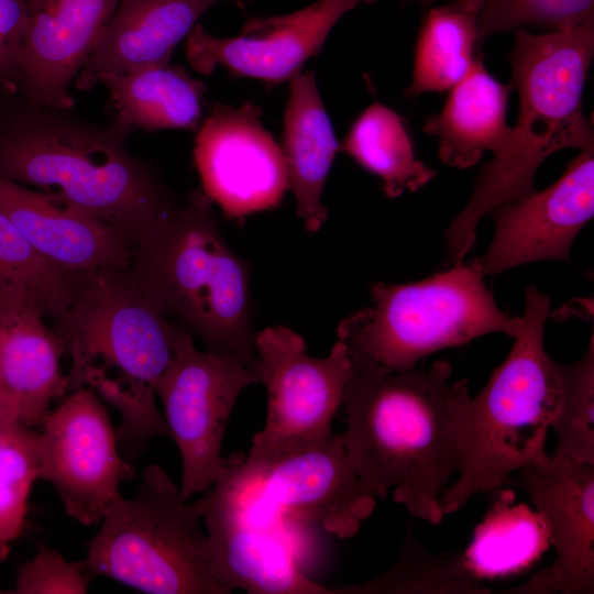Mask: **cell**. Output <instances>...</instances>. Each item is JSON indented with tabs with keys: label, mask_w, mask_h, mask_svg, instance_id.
<instances>
[{
	"label": "cell",
	"mask_w": 594,
	"mask_h": 594,
	"mask_svg": "<svg viewBox=\"0 0 594 594\" xmlns=\"http://www.w3.org/2000/svg\"><path fill=\"white\" fill-rule=\"evenodd\" d=\"M289 82L282 153L297 215L308 231L317 232L328 217L321 196L340 145L314 73L300 72Z\"/></svg>",
	"instance_id": "obj_23"
},
{
	"label": "cell",
	"mask_w": 594,
	"mask_h": 594,
	"mask_svg": "<svg viewBox=\"0 0 594 594\" xmlns=\"http://www.w3.org/2000/svg\"><path fill=\"white\" fill-rule=\"evenodd\" d=\"M0 210L57 267L87 273L125 270L131 263L134 246L121 233L45 193L0 177Z\"/></svg>",
	"instance_id": "obj_19"
},
{
	"label": "cell",
	"mask_w": 594,
	"mask_h": 594,
	"mask_svg": "<svg viewBox=\"0 0 594 594\" xmlns=\"http://www.w3.org/2000/svg\"><path fill=\"white\" fill-rule=\"evenodd\" d=\"M257 382L252 369L232 358L199 351L194 336L179 329L174 358L155 393L179 450L183 499L206 493L227 473L221 446L229 418L242 391Z\"/></svg>",
	"instance_id": "obj_10"
},
{
	"label": "cell",
	"mask_w": 594,
	"mask_h": 594,
	"mask_svg": "<svg viewBox=\"0 0 594 594\" xmlns=\"http://www.w3.org/2000/svg\"><path fill=\"white\" fill-rule=\"evenodd\" d=\"M0 593H7V592L0 588Z\"/></svg>",
	"instance_id": "obj_37"
},
{
	"label": "cell",
	"mask_w": 594,
	"mask_h": 594,
	"mask_svg": "<svg viewBox=\"0 0 594 594\" xmlns=\"http://www.w3.org/2000/svg\"><path fill=\"white\" fill-rule=\"evenodd\" d=\"M326 358L307 353L305 340L286 326L256 333L255 373L267 391L265 425L253 436L250 460L271 457L331 435L342 405L351 361L344 337Z\"/></svg>",
	"instance_id": "obj_11"
},
{
	"label": "cell",
	"mask_w": 594,
	"mask_h": 594,
	"mask_svg": "<svg viewBox=\"0 0 594 594\" xmlns=\"http://www.w3.org/2000/svg\"><path fill=\"white\" fill-rule=\"evenodd\" d=\"M594 336L585 354L566 364L562 398L551 424L557 435L552 457L594 464Z\"/></svg>",
	"instance_id": "obj_29"
},
{
	"label": "cell",
	"mask_w": 594,
	"mask_h": 594,
	"mask_svg": "<svg viewBox=\"0 0 594 594\" xmlns=\"http://www.w3.org/2000/svg\"><path fill=\"white\" fill-rule=\"evenodd\" d=\"M197 501L183 499L166 471L143 470L132 498L117 497L87 543L88 572L147 594H230L212 572Z\"/></svg>",
	"instance_id": "obj_7"
},
{
	"label": "cell",
	"mask_w": 594,
	"mask_h": 594,
	"mask_svg": "<svg viewBox=\"0 0 594 594\" xmlns=\"http://www.w3.org/2000/svg\"><path fill=\"white\" fill-rule=\"evenodd\" d=\"M128 273L158 311L207 351L255 372L251 267L224 241L204 191H193L140 239Z\"/></svg>",
	"instance_id": "obj_6"
},
{
	"label": "cell",
	"mask_w": 594,
	"mask_h": 594,
	"mask_svg": "<svg viewBox=\"0 0 594 594\" xmlns=\"http://www.w3.org/2000/svg\"><path fill=\"white\" fill-rule=\"evenodd\" d=\"M375 1L318 0L292 13L250 18L233 37H217L196 24L187 35L186 58L204 75L223 67L234 76L280 84L300 73L348 11Z\"/></svg>",
	"instance_id": "obj_15"
},
{
	"label": "cell",
	"mask_w": 594,
	"mask_h": 594,
	"mask_svg": "<svg viewBox=\"0 0 594 594\" xmlns=\"http://www.w3.org/2000/svg\"><path fill=\"white\" fill-rule=\"evenodd\" d=\"M349 356L342 440L354 472L374 497L393 491L413 516L440 524L441 494L459 464L450 362L392 372Z\"/></svg>",
	"instance_id": "obj_1"
},
{
	"label": "cell",
	"mask_w": 594,
	"mask_h": 594,
	"mask_svg": "<svg viewBox=\"0 0 594 594\" xmlns=\"http://www.w3.org/2000/svg\"><path fill=\"white\" fill-rule=\"evenodd\" d=\"M512 89L495 79L480 55L468 74L450 89L439 113L426 119L422 131L438 140V156L450 167L464 169L485 152L501 154L510 141L506 122Z\"/></svg>",
	"instance_id": "obj_22"
},
{
	"label": "cell",
	"mask_w": 594,
	"mask_h": 594,
	"mask_svg": "<svg viewBox=\"0 0 594 594\" xmlns=\"http://www.w3.org/2000/svg\"><path fill=\"white\" fill-rule=\"evenodd\" d=\"M485 0H455L430 9L419 30L407 97L455 86L481 55L477 22Z\"/></svg>",
	"instance_id": "obj_25"
},
{
	"label": "cell",
	"mask_w": 594,
	"mask_h": 594,
	"mask_svg": "<svg viewBox=\"0 0 594 594\" xmlns=\"http://www.w3.org/2000/svg\"><path fill=\"white\" fill-rule=\"evenodd\" d=\"M114 111L111 123L124 135L133 129L198 130L205 85L177 65L158 64L100 78Z\"/></svg>",
	"instance_id": "obj_24"
},
{
	"label": "cell",
	"mask_w": 594,
	"mask_h": 594,
	"mask_svg": "<svg viewBox=\"0 0 594 594\" xmlns=\"http://www.w3.org/2000/svg\"><path fill=\"white\" fill-rule=\"evenodd\" d=\"M342 150L383 180L389 198L415 193L438 174L416 157L404 118L381 103L371 105L356 119Z\"/></svg>",
	"instance_id": "obj_26"
},
{
	"label": "cell",
	"mask_w": 594,
	"mask_h": 594,
	"mask_svg": "<svg viewBox=\"0 0 594 594\" xmlns=\"http://www.w3.org/2000/svg\"><path fill=\"white\" fill-rule=\"evenodd\" d=\"M226 0H120L97 48L75 79L88 91L102 76L168 64L199 18ZM234 1L243 6L245 0Z\"/></svg>",
	"instance_id": "obj_21"
},
{
	"label": "cell",
	"mask_w": 594,
	"mask_h": 594,
	"mask_svg": "<svg viewBox=\"0 0 594 594\" xmlns=\"http://www.w3.org/2000/svg\"><path fill=\"white\" fill-rule=\"evenodd\" d=\"M549 310V297L527 287L520 327L506 359L475 397L468 378L455 383L459 479L442 491L444 515L461 509L475 494L499 488L510 474L548 454L547 435L566 378V364L544 350Z\"/></svg>",
	"instance_id": "obj_5"
},
{
	"label": "cell",
	"mask_w": 594,
	"mask_h": 594,
	"mask_svg": "<svg viewBox=\"0 0 594 594\" xmlns=\"http://www.w3.org/2000/svg\"><path fill=\"white\" fill-rule=\"evenodd\" d=\"M593 57L594 20L543 34L517 30L508 82L518 95L517 121L508 145L481 167L469 201L444 231L453 264L472 251L488 211L537 191L535 175L546 158L564 148L594 150L593 127L582 107Z\"/></svg>",
	"instance_id": "obj_2"
},
{
	"label": "cell",
	"mask_w": 594,
	"mask_h": 594,
	"mask_svg": "<svg viewBox=\"0 0 594 594\" xmlns=\"http://www.w3.org/2000/svg\"><path fill=\"white\" fill-rule=\"evenodd\" d=\"M213 574L251 594H331L299 568L283 531L254 525L207 494L197 499Z\"/></svg>",
	"instance_id": "obj_20"
},
{
	"label": "cell",
	"mask_w": 594,
	"mask_h": 594,
	"mask_svg": "<svg viewBox=\"0 0 594 594\" xmlns=\"http://www.w3.org/2000/svg\"><path fill=\"white\" fill-rule=\"evenodd\" d=\"M24 288L0 282V383L30 429L68 392L61 366L66 348Z\"/></svg>",
	"instance_id": "obj_18"
},
{
	"label": "cell",
	"mask_w": 594,
	"mask_h": 594,
	"mask_svg": "<svg viewBox=\"0 0 594 594\" xmlns=\"http://www.w3.org/2000/svg\"><path fill=\"white\" fill-rule=\"evenodd\" d=\"M85 561L70 562L45 546L16 569V594H82L88 592L89 576Z\"/></svg>",
	"instance_id": "obj_32"
},
{
	"label": "cell",
	"mask_w": 594,
	"mask_h": 594,
	"mask_svg": "<svg viewBox=\"0 0 594 594\" xmlns=\"http://www.w3.org/2000/svg\"><path fill=\"white\" fill-rule=\"evenodd\" d=\"M0 479L31 484L37 480V431L0 420Z\"/></svg>",
	"instance_id": "obj_34"
},
{
	"label": "cell",
	"mask_w": 594,
	"mask_h": 594,
	"mask_svg": "<svg viewBox=\"0 0 594 594\" xmlns=\"http://www.w3.org/2000/svg\"><path fill=\"white\" fill-rule=\"evenodd\" d=\"M422 568L416 562L410 537L398 561L377 578L353 585L330 587L331 594L344 593H488L476 582L463 562V557L431 558Z\"/></svg>",
	"instance_id": "obj_30"
},
{
	"label": "cell",
	"mask_w": 594,
	"mask_h": 594,
	"mask_svg": "<svg viewBox=\"0 0 594 594\" xmlns=\"http://www.w3.org/2000/svg\"><path fill=\"white\" fill-rule=\"evenodd\" d=\"M33 484L0 479V564L21 536L25 521L28 498Z\"/></svg>",
	"instance_id": "obj_35"
},
{
	"label": "cell",
	"mask_w": 594,
	"mask_h": 594,
	"mask_svg": "<svg viewBox=\"0 0 594 594\" xmlns=\"http://www.w3.org/2000/svg\"><path fill=\"white\" fill-rule=\"evenodd\" d=\"M26 103L0 130L1 178L101 220L134 248L177 205L112 123Z\"/></svg>",
	"instance_id": "obj_3"
},
{
	"label": "cell",
	"mask_w": 594,
	"mask_h": 594,
	"mask_svg": "<svg viewBox=\"0 0 594 594\" xmlns=\"http://www.w3.org/2000/svg\"><path fill=\"white\" fill-rule=\"evenodd\" d=\"M549 531L552 564L518 590L588 594L594 590V464L547 454L516 472Z\"/></svg>",
	"instance_id": "obj_16"
},
{
	"label": "cell",
	"mask_w": 594,
	"mask_h": 594,
	"mask_svg": "<svg viewBox=\"0 0 594 594\" xmlns=\"http://www.w3.org/2000/svg\"><path fill=\"white\" fill-rule=\"evenodd\" d=\"M227 459V473L206 494L264 528L283 531L294 519L351 538L376 505L346 457L342 433L260 460L243 453Z\"/></svg>",
	"instance_id": "obj_9"
},
{
	"label": "cell",
	"mask_w": 594,
	"mask_h": 594,
	"mask_svg": "<svg viewBox=\"0 0 594 594\" xmlns=\"http://www.w3.org/2000/svg\"><path fill=\"white\" fill-rule=\"evenodd\" d=\"M85 274L46 261L0 210V282L24 288L46 318L55 321L63 315Z\"/></svg>",
	"instance_id": "obj_28"
},
{
	"label": "cell",
	"mask_w": 594,
	"mask_h": 594,
	"mask_svg": "<svg viewBox=\"0 0 594 594\" xmlns=\"http://www.w3.org/2000/svg\"><path fill=\"white\" fill-rule=\"evenodd\" d=\"M26 26V0H0V94L20 91V57Z\"/></svg>",
	"instance_id": "obj_33"
},
{
	"label": "cell",
	"mask_w": 594,
	"mask_h": 594,
	"mask_svg": "<svg viewBox=\"0 0 594 594\" xmlns=\"http://www.w3.org/2000/svg\"><path fill=\"white\" fill-rule=\"evenodd\" d=\"M512 494L501 496L462 556L476 579L516 573L534 563L550 544L542 516L524 504L512 506Z\"/></svg>",
	"instance_id": "obj_27"
},
{
	"label": "cell",
	"mask_w": 594,
	"mask_h": 594,
	"mask_svg": "<svg viewBox=\"0 0 594 594\" xmlns=\"http://www.w3.org/2000/svg\"><path fill=\"white\" fill-rule=\"evenodd\" d=\"M52 327L72 356L68 392L87 386L120 413V447L140 451L169 437L155 385L182 327L153 306L128 268L87 272Z\"/></svg>",
	"instance_id": "obj_4"
},
{
	"label": "cell",
	"mask_w": 594,
	"mask_h": 594,
	"mask_svg": "<svg viewBox=\"0 0 594 594\" xmlns=\"http://www.w3.org/2000/svg\"><path fill=\"white\" fill-rule=\"evenodd\" d=\"M371 296L372 307L348 316L337 332L350 353L392 372L485 334L513 338L520 327V317L499 308L472 260L416 283H376Z\"/></svg>",
	"instance_id": "obj_8"
},
{
	"label": "cell",
	"mask_w": 594,
	"mask_h": 594,
	"mask_svg": "<svg viewBox=\"0 0 594 594\" xmlns=\"http://www.w3.org/2000/svg\"><path fill=\"white\" fill-rule=\"evenodd\" d=\"M120 0H26L20 57L26 102L72 109L69 86L97 48Z\"/></svg>",
	"instance_id": "obj_17"
},
{
	"label": "cell",
	"mask_w": 594,
	"mask_h": 594,
	"mask_svg": "<svg viewBox=\"0 0 594 594\" xmlns=\"http://www.w3.org/2000/svg\"><path fill=\"white\" fill-rule=\"evenodd\" d=\"M594 20V0H485L477 22V41L482 46L490 36L546 26L565 30Z\"/></svg>",
	"instance_id": "obj_31"
},
{
	"label": "cell",
	"mask_w": 594,
	"mask_h": 594,
	"mask_svg": "<svg viewBox=\"0 0 594 594\" xmlns=\"http://www.w3.org/2000/svg\"><path fill=\"white\" fill-rule=\"evenodd\" d=\"M0 420L19 421L13 404L0 383ZM20 422V421H19Z\"/></svg>",
	"instance_id": "obj_36"
},
{
	"label": "cell",
	"mask_w": 594,
	"mask_h": 594,
	"mask_svg": "<svg viewBox=\"0 0 594 594\" xmlns=\"http://www.w3.org/2000/svg\"><path fill=\"white\" fill-rule=\"evenodd\" d=\"M594 215V150L581 151L551 186L502 204L486 251L472 262L485 276L541 261L571 262V248Z\"/></svg>",
	"instance_id": "obj_14"
},
{
	"label": "cell",
	"mask_w": 594,
	"mask_h": 594,
	"mask_svg": "<svg viewBox=\"0 0 594 594\" xmlns=\"http://www.w3.org/2000/svg\"><path fill=\"white\" fill-rule=\"evenodd\" d=\"M40 428L37 480L54 486L72 518L86 526L101 522L121 495V481L134 475L102 399L87 386L73 389Z\"/></svg>",
	"instance_id": "obj_12"
},
{
	"label": "cell",
	"mask_w": 594,
	"mask_h": 594,
	"mask_svg": "<svg viewBox=\"0 0 594 594\" xmlns=\"http://www.w3.org/2000/svg\"><path fill=\"white\" fill-rule=\"evenodd\" d=\"M251 103L215 105L195 140L204 193L231 218L273 208L288 189L282 148Z\"/></svg>",
	"instance_id": "obj_13"
}]
</instances>
